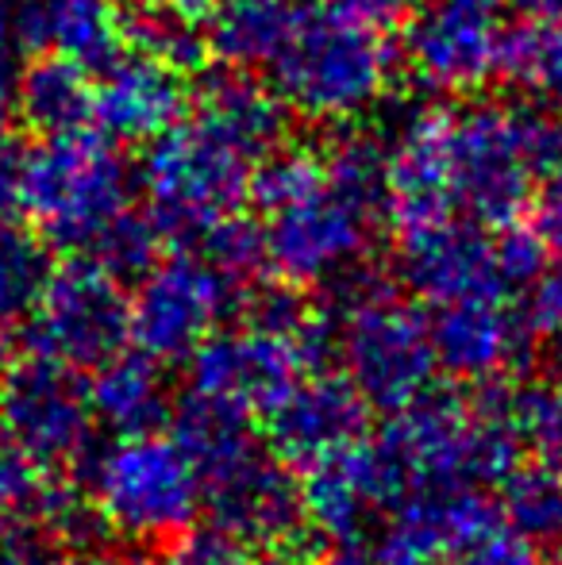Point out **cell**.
<instances>
[{
    "label": "cell",
    "instance_id": "1",
    "mask_svg": "<svg viewBox=\"0 0 562 565\" xmlns=\"http://www.w3.org/2000/svg\"><path fill=\"white\" fill-rule=\"evenodd\" d=\"M486 388L474 401L427 388L405 408H393L382 431L367 439L385 512L427 492L497 484L517 466L512 396L497 393L494 381Z\"/></svg>",
    "mask_w": 562,
    "mask_h": 565
},
{
    "label": "cell",
    "instance_id": "2",
    "mask_svg": "<svg viewBox=\"0 0 562 565\" xmlns=\"http://www.w3.org/2000/svg\"><path fill=\"white\" fill-rule=\"evenodd\" d=\"M393 62V0H308L266 66L285 108L343 119L382 97Z\"/></svg>",
    "mask_w": 562,
    "mask_h": 565
},
{
    "label": "cell",
    "instance_id": "3",
    "mask_svg": "<svg viewBox=\"0 0 562 565\" xmlns=\"http://www.w3.org/2000/svg\"><path fill=\"white\" fill-rule=\"evenodd\" d=\"M439 158L455 216L501 227L528 209L536 178L562 162V116L486 100L439 108Z\"/></svg>",
    "mask_w": 562,
    "mask_h": 565
},
{
    "label": "cell",
    "instance_id": "4",
    "mask_svg": "<svg viewBox=\"0 0 562 565\" xmlns=\"http://www.w3.org/2000/svg\"><path fill=\"white\" fill-rule=\"evenodd\" d=\"M336 354L343 377L362 393L370 408H405L439 377L427 316L393 285L362 269V262L336 281Z\"/></svg>",
    "mask_w": 562,
    "mask_h": 565
},
{
    "label": "cell",
    "instance_id": "5",
    "mask_svg": "<svg viewBox=\"0 0 562 565\" xmlns=\"http://www.w3.org/2000/svg\"><path fill=\"white\" fill-rule=\"evenodd\" d=\"M20 209L35 220L46 243L85 250L93 235L128 209L131 170L105 131L43 135L35 147L15 154Z\"/></svg>",
    "mask_w": 562,
    "mask_h": 565
},
{
    "label": "cell",
    "instance_id": "6",
    "mask_svg": "<svg viewBox=\"0 0 562 565\" xmlns=\"http://www.w3.org/2000/svg\"><path fill=\"white\" fill-rule=\"evenodd\" d=\"M139 181L158 235L193 246L212 224L243 209L251 158L197 119H178L147 139Z\"/></svg>",
    "mask_w": 562,
    "mask_h": 565
},
{
    "label": "cell",
    "instance_id": "7",
    "mask_svg": "<svg viewBox=\"0 0 562 565\" xmlns=\"http://www.w3.org/2000/svg\"><path fill=\"white\" fill-rule=\"evenodd\" d=\"M89 504L100 523L136 543H158L193 527L201 477L173 435H116L89 458Z\"/></svg>",
    "mask_w": 562,
    "mask_h": 565
},
{
    "label": "cell",
    "instance_id": "8",
    "mask_svg": "<svg viewBox=\"0 0 562 565\" xmlns=\"http://www.w3.org/2000/svg\"><path fill=\"white\" fill-rule=\"evenodd\" d=\"M243 289L212 269L197 250L155 262L128 300V342L155 362H185L227 316L240 312Z\"/></svg>",
    "mask_w": 562,
    "mask_h": 565
},
{
    "label": "cell",
    "instance_id": "9",
    "mask_svg": "<svg viewBox=\"0 0 562 565\" xmlns=\"http://www.w3.org/2000/svg\"><path fill=\"white\" fill-rule=\"evenodd\" d=\"M89 381L82 370L28 350L0 377V431L43 469H59L89 454L93 443Z\"/></svg>",
    "mask_w": 562,
    "mask_h": 565
},
{
    "label": "cell",
    "instance_id": "10",
    "mask_svg": "<svg viewBox=\"0 0 562 565\" xmlns=\"http://www.w3.org/2000/svg\"><path fill=\"white\" fill-rule=\"evenodd\" d=\"M28 350L66 362L74 370H97L105 358L128 347V297L120 281L77 258L51 269L23 323Z\"/></svg>",
    "mask_w": 562,
    "mask_h": 565
},
{
    "label": "cell",
    "instance_id": "11",
    "mask_svg": "<svg viewBox=\"0 0 562 565\" xmlns=\"http://www.w3.org/2000/svg\"><path fill=\"white\" fill-rule=\"evenodd\" d=\"M370 220H374L370 212H362L331 181H324L312 193L266 212V266H274V274L297 289L331 285L362 262Z\"/></svg>",
    "mask_w": 562,
    "mask_h": 565
},
{
    "label": "cell",
    "instance_id": "12",
    "mask_svg": "<svg viewBox=\"0 0 562 565\" xmlns=\"http://www.w3.org/2000/svg\"><path fill=\"white\" fill-rule=\"evenodd\" d=\"M185 365L193 393L227 401L251 416H266L305 373H312L297 339L274 335L255 323L216 328L185 358Z\"/></svg>",
    "mask_w": 562,
    "mask_h": 565
},
{
    "label": "cell",
    "instance_id": "13",
    "mask_svg": "<svg viewBox=\"0 0 562 565\" xmlns=\"http://www.w3.org/2000/svg\"><path fill=\"white\" fill-rule=\"evenodd\" d=\"M501 31V0H421L401 54L427 89L470 93L494 77Z\"/></svg>",
    "mask_w": 562,
    "mask_h": 565
},
{
    "label": "cell",
    "instance_id": "14",
    "mask_svg": "<svg viewBox=\"0 0 562 565\" xmlns=\"http://www.w3.org/2000/svg\"><path fill=\"white\" fill-rule=\"evenodd\" d=\"M397 274L432 308L512 292L501 274L494 231L466 216L397 227Z\"/></svg>",
    "mask_w": 562,
    "mask_h": 565
},
{
    "label": "cell",
    "instance_id": "15",
    "mask_svg": "<svg viewBox=\"0 0 562 565\" xmlns=\"http://www.w3.org/2000/svg\"><path fill=\"white\" fill-rule=\"evenodd\" d=\"M201 508H209L212 527L235 543L266 551H289L293 539L308 527L297 469L285 466L271 447H258L240 466L204 481Z\"/></svg>",
    "mask_w": 562,
    "mask_h": 565
},
{
    "label": "cell",
    "instance_id": "16",
    "mask_svg": "<svg viewBox=\"0 0 562 565\" xmlns=\"http://www.w3.org/2000/svg\"><path fill=\"white\" fill-rule=\"evenodd\" d=\"M266 447L285 466L308 469L367 439L370 404L343 373L312 370L266 412Z\"/></svg>",
    "mask_w": 562,
    "mask_h": 565
},
{
    "label": "cell",
    "instance_id": "17",
    "mask_svg": "<svg viewBox=\"0 0 562 565\" xmlns=\"http://www.w3.org/2000/svg\"><path fill=\"white\" fill-rule=\"evenodd\" d=\"M427 335H432L439 370L458 381H470V385L505 377L536 350L524 312H517L509 297L435 305Z\"/></svg>",
    "mask_w": 562,
    "mask_h": 565
},
{
    "label": "cell",
    "instance_id": "18",
    "mask_svg": "<svg viewBox=\"0 0 562 565\" xmlns=\"http://www.w3.org/2000/svg\"><path fill=\"white\" fill-rule=\"evenodd\" d=\"M93 82V124L120 142H147L170 124H178L189 105L178 70L162 66L150 54L124 46Z\"/></svg>",
    "mask_w": 562,
    "mask_h": 565
},
{
    "label": "cell",
    "instance_id": "19",
    "mask_svg": "<svg viewBox=\"0 0 562 565\" xmlns=\"http://www.w3.org/2000/svg\"><path fill=\"white\" fill-rule=\"evenodd\" d=\"M23 51H51L82 62L85 70H105L124 51L120 15L113 0H4Z\"/></svg>",
    "mask_w": 562,
    "mask_h": 565
},
{
    "label": "cell",
    "instance_id": "20",
    "mask_svg": "<svg viewBox=\"0 0 562 565\" xmlns=\"http://www.w3.org/2000/svg\"><path fill=\"white\" fill-rule=\"evenodd\" d=\"M193 119L232 142L251 162L285 139V105L271 82L243 74V66H220L201 77L193 89Z\"/></svg>",
    "mask_w": 562,
    "mask_h": 565
},
{
    "label": "cell",
    "instance_id": "21",
    "mask_svg": "<svg viewBox=\"0 0 562 565\" xmlns=\"http://www.w3.org/2000/svg\"><path fill=\"white\" fill-rule=\"evenodd\" d=\"M300 492H305V520L328 543L331 539L367 535L370 520L385 512L382 484H378V469L367 439L308 466Z\"/></svg>",
    "mask_w": 562,
    "mask_h": 565
},
{
    "label": "cell",
    "instance_id": "22",
    "mask_svg": "<svg viewBox=\"0 0 562 565\" xmlns=\"http://www.w3.org/2000/svg\"><path fill=\"white\" fill-rule=\"evenodd\" d=\"M93 419L116 435L158 431L170 419V385L162 377V362L142 350H116L93 370L89 381Z\"/></svg>",
    "mask_w": 562,
    "mask_h": 565
},
{
    "label": "cell",
    "instance_id": "23",
    "mask_svg": "<svg viewBox=\"0 0 562 565\" xmlns=\"http://www.w3.org/2000/svg\"><path fill=\"white\" fill-rule=\"evenodd\" d=\"M170 424H173V443L193 461L201 484L220 477L224 469L240 466L258 447H266L258 439V427L251 412L235 408L227 401H216V396L193 393V388L170 408Z\"/></svg>",
    "mask_w": 562,
    "mask_h": 565
},
{
    "label": "cell",
    "instance_id": "24",
    "mask_svg": "<svg viewBox=\"0 0 562 565\" xmlns=\"http://www.w3.org/2000/svg\"><path fill=\"white\" fill-rule=\"evenodd\" d=\"M15 116L39 135L77 131L93 124V70L46 51L15 85Z\"/></svg>",
    "mask_w": 562,
    "mask_h": 565
},
{
    "label": "cell",
    "instance_id": "25",
    "mask_svg": "<svg viewBox=\"0 0 562 565\" xmlns=\"http://www.w3.org/2000/svg\"><path fill=\"white\" fill-rule=\"evenodd\" d=\"M297 4L289 0H212L204 15L209 51L227 66L271 62L289 35Z\"/></svg>",
    "mask_w": 562,
    "mask_h": 565
},
{
    "label": "cell",
    "instance_id": "26",
    "mask_svg": "<svg viewBox=\"0 0 562 565\" xmlns=\"http://www.w3.org/2000/svg\"><path fill=\"white\" fill-rule=\"evenodd\" d=\"M124 46L139 54H150L162 66L189 74L209 62V31L197 12H189L178 0H150V4L128 8L120 20Z\"/></svg>",
    "mask_w": 562,
    "mask_h": 565
},
{
    "label": "cell",
    "instance_id": "27",
    "mask_svg": "<svg viewBox=\"0 0 562 565\" xmlns=\"http://www.w3.org/2000/svg\"><path fill=\"white\" fill-rule=\"evenodd\" d=\"M494 74L524 93L562 97V15H524L505 28Z\"/></svg>",
    "mask_w": 562,
    "mask_h": 565
},
{
    "label": "cell",
    "instance_id": "28",
    "mask_svg": "<svg viewBox=\"0 0 562 565\" xmlns=\"http://www.w3.org/2000/svg\"><path fill=\"white\" fill-rule=\"evenodd\" d=\"M51 269L54 266L43 238L0 227V358L8 354L15 335H23V323Z\"/></svg>",
    "mask_w": 562,
    "mask_h": 565
},
{
    "label": "cell",
    "instance_id": "29",
    "mask_svg": "<svg viewBox=\"0 0 562 565\" xmlns=\"http://www.w3.org/2000/svg\"><path fill=\"white\" fill-rule=\"evenodd\" d=\"M62 497L66 489L54 484L51 469L31 461L0 431V531L43 527Z\"/></svg>",
    "mask_w": 562,
    "mask_h": 565
},
{
    "label": "cell",
    "instance_id": "30",
    "mask_svg": "<svg viewBox=\"0 0 562 565\" xmlns=\"http://www.w3.org/2000/svg\"><path fill=\"white\" fill-rule=\"evenodd\" d=\"M501 520L532 543H559L562 535V481L540 466H512L501 477Z\"/></svg>",
    "mask_w": 562,
    "mask_h": 565
},
{
    "label": "cell",
    "instance_id": "31",
    "mask_svg": "<svg viewBox=\"0 0 562 565\" xmlns=\"http://www.w3.org/2000/svg\"><path fill=\"white\" fill-rule=\"evenodd\" d=\"M158 243L162 235H158L155 220L124 209L85 243L82 254L116 281H139L158 262Z\"/></svg>",
    "mask_w": 562,
    "mask_h": 565
},
{
    "label": "cell",
    "instance_id": "32",
    "mask_svg": "<svg viewBox=\"0 0 562 565\" xmlns=\"http://www.w3.org/2000/svg\"><path fill=\"white\" fill-rule=\"evenodd\" d=\"M512 424L532 466L562 481V373L512 393Z\"/></svg>",
    "mask_w": 562,
    "mask_h": 565
},
{
    "label": "cell",
    "instance_id": "33",
    "mask_svg": "<svg viewBox=\"0 0 562 565\" xmlns=\"http://www.w3.org/2000/svg\"><path fill=\"white\" fill-rule=\"evenodd\" d=\"M320 158L328 181L347 201H354L370 216L385 212V150L370 135H339Z\"/></svg>",
    "mask_w": 562,
    "mask_h": 565
},
{
    "label": "cell",
    "instance_id": "34",
    "mask_svg": "<svg viewBox=\"0 0 562 565\" xmlns=\"http://www.w3.org/2000/svg\"><path fill=\"white\" fill-rule=\"evenodd\" d=\"M370 565H455V551L421 512V504L405 500L390 512V523L370 539Z\"/></svg>",
    "mask_w": 562,
    "mask_h": 565
},
{
    "label": "cell",
    "instance_id": "35",
    "mask_svg": "<svg viewBox=\"0 0 562 565\" xmlns=\"http://www.w3.org/2000/svg\"><path fill=\"white\" fill-rule=\"evenodd\" d=\"M185 250H197L212 269H220V274H224L227 281L240 285V289L266 266L263 227L243 220L240 212H235V216H224L220 224H212L193 246H185Z\"/></svg>",
    "mask_w": 562,
    "mask_h": 565
},
{
    "label": "cell",
    "instance_id": "36",
    "mask_svg": "<svg viewBox=\"0 0 562 565\" xmlns=\"http://www.w3.org/2000/svg\"><path fill=\"white\" fill-rule=\"evenodd\" d=\"M528 289H532V297H528L524 308V323L532 347H540L562 373V262L543 269Z\"/></svg>",
    "mask_w": 562,
    "mask_h": 565
},
{
    "label": "cell",
    "instance_id": "37",
    "mask_svg": "<svg viewBox=\"0 0 562 565\" xmlns=\"http://www.w3.org/2000/svg\"><path fill=\"white\" fill-rule=\"evenodd\" d=\"M455 565H543L540 543L520 535L509 523H494L489 531L474 535L455 551Z\"/></svg>",
    "mask_w": 562,
    "mask_h": 565
},
{
    "label": "cell",
    "instance_id": "38",
    "mask_svg": "<svg viewBox=\"0 0 562 565\" xmlns=\"http://www.w3.org/2000/svg\"><path fill=\"white\" fill-rule=\"evenodd\" d=\"M166 554L158 565H247V546L235 543L232 535H224L220 527L193 531L185 527L181 535L166 539Z\"/></svg>",
    "mask_w": 562,
    "mask_h": 565
},
{
    "label": "cell",
    "instance_id": "39",
    "mask_svg": "<svg viewBox=\"0 0 562 565\" xmlns=\"http://www.w3.org/2000/svg\"><path fill=\"white\" fill-rule=\"evenodd\" d=\"M532 227L548 243V250L562 254V162L543 173V185L532 189Z\"/></svg>",
    "mask_w": 562,
    "mask_h": 565
},
{
    "label": "cell",
    "instance_id": "40",
    "mask_svg": "<svg viewBox=\"0 0 562 565\" xmlns=\"http://www.w3.org/2000/svg\"><path fill=\"white\" fill-rule=\"evenodd\" d=\"M0 565H62L59 546L43 535H31V527L0 531Z\"/></svg>",
    "mask_w": 562,
    "mask_h": 565
},
{
    "label": "cell",
    "instance_id": "41",
    "mask_svg": "<svg viewBox=\"0 0 562 565\" xmlns=\"http://www.w3.org/2000/svg\"><path fill=\"white\" fill-rule=\"evenodd\" d=\"M20 54H28V51H23L20 31H15L12 15H8V4L0 0V82L12 74V66L20 62Z\"/></svg>",
    "mask_w": 562,
    "mask_h": 565
},
{
    "label": "cell",
    "instance_id": "42",
    "mask_svg": "<svg viewBox=\"0 0 562 565\" xmlns=\"http://www.w3.org/2000/svg\"><path fill=\"white\" fill-rule=\"evenodd\" d=\"M324 565H370V539H331V551L324 554Z\"/></svg>",
    "mask_w": 562,
    "mask_h": 565
},
{
    "label": "cell",
    "instance_id": "43",
    "mask_svg": "<svg viewBox=\"0 0 562 565\" xmlns=\"http://www.w3.org/2000/svg\"><path fill=\"white\" fill-rule=\"evenodd\" d=\"M70 565H147L139 558L136 551H128V546H100V543H93V546H85L82 554H77Z\"/></svg>",
    "mask_w": 562,
    "mask_h": 565
},
{
    "label": "cell",
    "instance_id": "44",
    "mask_svg": "<svg viewBox=\"0 0 562 565\" xmlns=\"http://www.w3.org/2000/svg\"><path fill=\"white\" fill-rule=\"evenodd\" d=\"M20 209V185H15V158L0 147V224Z\"/></svg>",
    "mask_w": 562,
    "mask_h": 565
},
{
    "label": "cell",
    "instance_id": "45",
    "mask_svg": "<svg viewBox=\"0 0 562 565\" xmlns=\"http://www.w3.org/2000/svg\"><path fill=\"white\" fill-rule=\"evenodd\" d=\"M501 8L520 15H562V0H501Z\"/></svg>",
    "mask_w": 562,
    "mask_h": 565
},
{
    "label": "cell",
    "instance_id": "46",
    "mask_svg": "<svg viewBox=\"0 0 562 565\" xmlns=\"http://www.w3.org/2000/svg\"><path fill=\"white\" fill-rule=\"evenodd\" d=\"M12 119H15V105H12V97H8L4 82H0V147H4L8 131H12Z\"/></svg>",
    "mask_w": 562,
    "mask_h": 565
},
{
    "label": "cell",
    "instance_id": "47",
    "mask_svg": "<svg viewBox=\"0 0 562 565\" xmlns=\"http://www.w3.org/2000/svg\"><path fill=\"white\" fill-rule=\"evenodd\" d=\"M247 565H300L293 554H285V551H271L266 558H258V562H247Z\"/></svg>",
    "mask_w": 562,
    "mask_h": 565
},
{
    "label": "cell",
    "instance_id": "48",
    "mask_svg": "<svg viewBox=\"0 0 562 565\" xmlns=\"http://www.w3.org/2000/svg\"><path fill=\"white\" fill-rule=\"evenodd\" d=\"M113 4H124V8H139V4H150V0H113Z\"/></svg>",
    "mask_w": 562,
    "mask_h": 565
},
{
    "label": "cell",
    "instance_id": "49",
    "mask_svg": "<svg viewBox=\"0 0 562 565\" xmlns=\"http://www.w3.org/2000/svg\"><path fill=\"white\" fill-rule=\"evenodd\" d=\"M393 4H421V0H393Z\"/></svg>",
    "mask_w": 562,
    "mask_h": 565
},
{
    "label": "cell",
    "instance_id": "50",
    "mask_svg": "<svg viewBox=\"0 0 562 565\" xmlns=\"http://www.w3.org/2000/svg\"><path fill=\"white\" fill-rule=\"evenodd\" d=\"M559 546H562V535H559Z\"/></svg>",
    "mask_w": 562,
    "mask_h": 565
},
{
    "label": "cell",
    "instance_id": "51",
    "mask_svg": "<svg viewBox=\"0 0 562 565\" xmlns=\"http://www.w3.org/2000/svg\"><path fill=\"white\" fill-rule=\"evenodd\" d=\"M555 565H562V558H559V562H555Z\"/></svg>",
    "mask_w": 562,
    "mask_h": 565
},
{
    "label": "cell",
    "instance_id": "52",
    "mask_svg": "<svg viewBox=\"0 0 562 565\" xmlns=\"http://www.w3.org/2000/svg\"><path fill=\"white\" fill-rule=\"evenodd\" d=\"M559 100H562V97H559Z\"/></svg>",
    "mask_w": 562,
    "mask_h": 565
}]
</instances>
